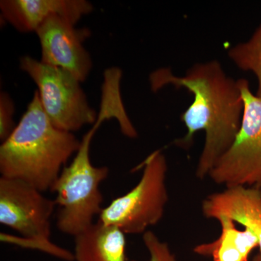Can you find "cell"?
Segmentation results:
<instances>
[{
	"mask_svg": "<svg viewBox=\"0 0 261 261\" xmlns=\"http://www.w3.org/2000/svg\"><path fill=\"white\" fill-rule=\"evenodd\" d=\"M0 10L5 20L18 32H36L46 20L60 16L76 24L93 10L86 0H2Z\"/></svg>",
	"mask_w": 261,
	"mask_h": 261,
	"instance_id": "9",
	"label": "cell"
},
{
	"mask_svg": "<svg viewBox=\"0 0 261 261\" xmlns=\"http://www.w3.org/2000/svg\"><path fill=\"white\" fill-rule=\"evenodd\" d=\"M15 106L13 99L6 92L0 94V139L2 142L9 137L15 128L13 120Z\"/></svg>",
	"mask_w": 261,
	"mask_h": 261,
	"instance_id": "16",
	"label": "cell"
},
{
	"mask_svg": "<svg viewBox=\"0 0 261 261\" xmlns=\"http://www.w3.org/2000/svg\"><path fill=\"white\" fill-rule=\"evenodd\" d=\"M238 82L244 102L240 130L208 177L225 188L247 186L261 189V99L252 94L248 81L240 79Z\"/></svg>",
	"mask_w": 261,
	"mask_h": 261,
	"instance_id": "6",
	"label": "cell"
},
{
	"mask_svg": "<svg viewBox=\"0 0 261 261\" xmlns=\"http://www.w3.org/2000/svg\"><path fill=\"white\" fill-rule=\"evenodd\" d=\"M228 56L240 69L256 75V95L261 99V24L249 40L230 48Z\"/></svg>",
	"mask_w": 261,
	"mask_h": 261,
	"instance_id": "13",
	"label": "cell"
},
{
	"mask_svg": "<svg viewBox=\"0 0 261 261\" xmlns=\"http://www.w3.org/2000/svg\"><path fill=\"white\" fill-rule=\"evenodd\" d=\"M149 81L154 92L173 86L193 94V102L181 116L187 134L174 144L190 148L196 134L203 130L205 143L195 175L200 180L208 177L240 130L244 102L238 80L228 76L219 61H211L196 63L183 76L173 74L171 68H159L150 73Z\"/></svg>",
	"mask_w": 261,
	"mask_h": 261,
	"instance_id": "1",
	"label": "cell"
},
{
	"mask_svg": "<svg viewBox=\"0 0 261 261\" xmlns=\"http://www.w3.org/2000/svg\"><path fill=\"white\" fill-rule=\"evenodd\" d=\"M74 239L75 261H129L126 233L116 226L97 221Z\"/></svg>",
	"mask_w": 261,
	"mask_h": 261,
	"instance_id": "11",
	"label": "cell"
},
{
	"mask_svg": "<svg viewBox=\"0 0 261 261\" xmlns=\"http://www.w3.org/2000/svg\"><path fill=\"white\" fill-rule=\"evenodd\" d=\"M140 181L103 208L98 221L116 226L126 234L145 233L163 219L168 202V163L161 149L143 163Z\"/></svg>",
	"mask_w": 261,
	"mask_h": 261,
	"instance_id": "4",
	"label": "cell"
},
{
	"mask_svg": "<svg viewBox=\"0 0 261 261\" xmlns=\"http://www.w3.org/2000/svg\"><path fill=\"white\" fill-rule=\"evenodd\" d=\"M144 245L148 252L150 261H176V256L166 242L160 240L153 231L148 230L142 235Z\"/></svg>",
	"mask_w": 261,
	"mask_h": 261,
	"instance_id": "15",
	"label": "cell"
},
{
	"mask_svg": "<svg viewBox=\"0 0 261 261\" xmlns=\"http://www.w3.org/2000/svg\"><path fill=\"white\" fill-rule=\"evenodd\" d=\"M215 220L221 226L220 236L211 243L197 245L194 252L214 261H248L252 250L258 247L256 237L247 228L239 229L236 223L226 216Z\"/></svg>",
	"mask_w": 261,
	"mask_h": 261,
	"instance_id": "12",
	"label": "cell"
},
{
	"mask_svg": "<svg viewBox=\"0 0 261 261\" xmlns=\"http://www.w3.org/2000/svg\"><path fill=\"white\" fill-rule=\"evenodd\" d=\"M56 204L35 187L13 178H0V223L22 238L50 240Z\"/></svg>",
	"mask_w": 261,
	"mask_h": 261,
	"instance_id": "7",
	"label": "cell"
},
{
	"mask_svg": "<svg viewBox=\"0 0 261 261\" xmlns=\"http://www.w3.org/2000/svg\"><path fill=\"white\" fill-rule=\"evenodd\" d=\"M260 190H261V189H260Z\"/></svg>",
	"mask_w": 261,
	"mask_h": 261,
	"instance_id": "18",
	"label": "cell"
},
{
	"mask_svg": "<svg viewBox=\"0 0 261 261\" xmlns=\"http://www.w3.org/2000/svg\"><path fill=\"white\" fill-rule=\"evenodd\" d=\"M252 261H261V254L260 253V252L257 253L256 255H255V256L253 257V258H252Z\"/></svg>",
	"mask_w": 261,
	"mask_h": 261,
	"instance_id": "17",
	"label": "cell"
},
{
	"mask_svg": "<svg viewBox=\"0 0 261 261\" xmlns=\"http://www.w3.org/2000/svg\"><path fill=\"white\" fill-rule=\"evenodd\" d=\"M2 241H8V243L17 244L20 246L29 247V248L36 249L41 251L47 252L49 255L61 259L65 261H73L74 255L71 252L62 248L51 243V240H30L27 238H18V240H11L1 236Z\"/></svg>",
	"mask_w": 261,
	"mask_h": 261,
	"instance_id": "14",
	"label": "cell"
},
{
	"mask_svg": "<svg viewBox=\"0 0 261 261\" xmlns=\"http://www.w3.org/2000/svg\"><path fill=\"white\" fill-rule=\"evenodd\" d=\"M207 219L229 218L251 231L258 240L261 254V190L253 187H227L207 195L201 205Z\"/></svg>",
	"mask_w": 261,
	"mask_h": 261,
	"instance_id": "10",
	"label": "cell"
},
{
	"mask_svg": "<svg viewBox=\"0 0 261 261\" xmlns=\"http://www.w3.org/2000/svg\"><path fill=\"white\" fill-rule=\"evenodd\" d=\"M119 111L108 100L101 102L97 121L84 136L73 161L65 166L51 191L56 194L57 226L62 233L75 238L94 224L103 208L101 184L108 177L106 166H94L90 159V145L98 128L106 120L117 118Z\"/></svg>",
	"mask_w": 261,
	"mask_h": 261,
	"instance_id": "3",
	"label": "cell"
},
{
	"mask_svg": "<svg viewBox=\"0 0 261 261\" xmlns=\"http://www.w3.org/2000/svg\"><path fill=\"white\" fill-rule=\"evenodd\" d=\"M36 33L42 49L41 62L67 70L81 82L86 80L92 67L90 55L83 44L90 37L89 29H75L69 20L53 16Z\"/></svg>",
	"mask_w": 261,
	"mask_h": 261,
	"instance_id": "8",
	"label": "cell"
},
{
	"mask_svg": "<svg viewBox=\"0 0 261 261\" xmlns=\"http://www.w3.org/2000/svg\"><path fill=\"white\" fill-rule=\"evenodd\" d=\"M80 146L81 141L73 133L58 129L51 123L36 91L18 124L2 142L0 173L39 191L51 190Z\"/></svg>",
	"mask_w": 261,
	"mask_h": 261,
	"instance_id": "2",
	"label": "cell"
},
{
	"mask_svg": "<svg viewBox=\"0 0 261 261\" xmlns=\"http://www.w3.org/2000/svg\"><path fill=\"white\" fill-rule=\"evenodd\" d=\"M20 68L37 84L43 109L57 128L73 133L97 121L80 81L69 72L28 56L20 58Z\"/></svg>",
	"mask_w": 261,
	"mask_h": 261,
	"instance_id": "5",
	"label": "cell"
}]
</instances>
